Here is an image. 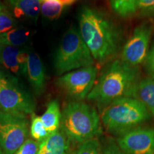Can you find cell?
Masks as SVG:
<instances>
[{"instance_id": "1", "label": "cell", "mask_w": 154, "mask_h": 154, "mask_svg": "<svg viewBox=\"0 0 154 154\" xmlns=\"http://www.w3.org/2000/svg\"><path fill=\"white\" fill-rule=\"evenodd\" d=\"M80 35L99 62H104L118 50L120 36L118 29L101 11L85 7L79 15Z\"/></svg>"}, {"instance_id": "2", "label": "cell", "mask_w": 154, "mask_h": 154, "mask_svg": "<svg viewBox=\"0 0 154 154\" xmlns=\"http://www.w3.org/2000/svg\"><path fill=\"white\" fill-rule=\"evenodd\" d=\"M139 71L121 60L109 63L94 84L87 99L101 105H108L123 97H131L139 82Z\"/></svg>"}, {"instance_id": "3", "label": "cell", "mask_w": 154, "mask_h": 154, "mask_svg": "<svg viewBox=\"0 0 154 154\" xmlns=\"http://www.w3.org/2000/svg\"><path fill=\"white\" fill-rule=\"evenodd\" d=\"M151 117V114L139 100L123 97L111 102L101 113V119L108 131L121 135L138 127Z\"/></svg>"}, {"instance_id": "4", "label": "cell", "mask_w": 154, "mask_h": 154, "mask_svg": "<svg viewBox=\"0 0 154 154\" xmlns=\"http://www.w3.org/2000/svg\"><path fill=\"white\" fill-rule=\"evenodd\" d=\"M61 129L70 140L82 143L101 131L100 117L93 106L80 101L71 102L61 113Z\"/></svg>"}, {"instance_id": "5", "label": "cell", "mask_w": 154, "mask_h": 154, "mask_svg": "<svg viewBox=\"0 0 154 154\" xmlns=\"http://www.w3.org/2000/svg\"><path fill=\"white\" fill-rule=\"evenodd\" d=\"M94 58L80 34L70 27L63 36L54 59L58 75H63L76 69L93 66Z\"/></svg>"}, {"instance_id": "6", "label": "cell", "mask_w": 154, "mask_h": 154, "mask_svg": "<svg viewBox=\"0 0 154 154\" xmlns=\"http://www.w3.org/2000/svg\"><path fill=\"white\" fill-rule=\"evenodd\" d=\"M35 104L14 76L0 69V111L26 116L33 113Z\"/></svg>"}, {"instance_id": "7", "label": "cell", "mask_w": 154, "mask_h": 154, "mask_svg": "<svg viewBox=\"0 0 154 154\" xmlns=\"http://www.w3.org/2000/svg\"><path fill=\"white\" fill-rule=\"evenodd\" d=\"M26 116L0 111V147L2 154H14L28 139Z\"/></svg>"}, {"instance_id": "8", "label": "cell", "mask_w": 154, "mask_h": 154, "mask_svg": "<svg viewBox=\"0 0 154 154\" xmlns=\"http://www.w3.org/2000/svg\"><path fill=\"white\" fill-rule=\"evenodd\" d=\"M98 69L94 66L76 69L64 74L57 80V84L72 98L82 100L87 98L95 84Z\"/></svg>"}, {"instance_id": "9", "label": "cell", "mask_w": 154, "mask_h": 154, "mask_svg": "<svg viewBox=\"0 0 154 154\" xmlns=\"http://www.w3.org/2000/svg\"><path fill=\"white\" fill-rule=\"evenodd\" d=\"M151 33L152 27L149 24H142L138 26L125 44L121 60L133 67H137L146 61Z\"/></svg>"}, {"instance_id": "10", "label": "cell", "mask_w": 154, "mask_h": 154, "mask_svg": "<svg viewBox=\"0 0 154 154\" xmlns=\"http://www.w3.org/2000/svg\"><path fill=\"white\" fill-rule=\"evenodd\" d=\"M116 143L127 154H154V128L136 127L120 135Z\"/></svg>"}, {"instance_id": "11", "label": "cell", "mask_w": 154, "mask_h": 154, "mask_svg": "<svg viewBox=\"0 0 154 154\" xmlns=\"http://www.w3.org/2000/svg\"><path fill=\"white\" fill-rule=\"evenodd\" d=\"M27 53L21 47L0 44V64L16 76L24 75Z\"/></svg>"}, {"instance_id": "12", "label": "cell", "mask_w": 154, "mask_h": 154, "mask_svg": "<svg viewBox=\"0 0 154 154\" xmlns=\"http://www.w3.org/2000/svg\"><path fill=\"white\" fill-rule=\"evenodd\" d=\"M24 75L26 77L34 91L41 94L46 85V74L41 58L34 51L27 53Z\"/></svg>"}, {"instance_id": "13", "label": "cell", "mask_w": 154, "mask_h": 154, "mask_svg": "<svg viewBox=\"0 0 154 154\" xmlns=\"http://www.w3.org/2000/svg\"><path fill=\"white\" fill-rule=\"evenodd\" d=\"M110 5L113 12L123 18L154 10V0H110Z\"/></svg>"}, {"instance_id": "14", "label": "cell", "mask_w": 154, "mask_h": 154, "mask_svg": "<svg viewBox=\"0 0 154 154\" xmlns=\"http://www.w3.org/2000/svg\"><path fill=\"white\" fill-rule=\"evenodd\" d=\"M68 150V137L59 128L40 143L38 154H67Z\"/></svg>"}, {"instance_id": "15", "label": "cell", "mask_w": 154, "mask_h": 154, "mask_svg": "<svg viewBox=\"0 0 154 154\" xmlns=\"http://www.w3.org/2000/svg\"><path fill=\"white\" fill-rule=\"evenodd\" d=\"M131 97L139 100L154 117V78L140 80L135 86Z\"/></svg>"}, {"instance_id": "16", "label": "cell", "mask_w": 154, "mask_h": 154, "mask_svg": "<svg viewBox=\"0 0 154 154\" xmlns=\"http://www.w3.org/2000/svg\"><path fill=\"white\" fill-rule=\"evenodd\" d=\"M42 0H8L15 16L25 17L36 22L41 11Z\"/></svg>"}, {"instance_id": "17", "label": "cell", "mask_w": 154, "mask_h": 154, "mask_svg": "<svg viewBox=\"0 0 154 154\" xmlns=\"http://www.w3.org/2000/svg\"><path fill=\"white\" fill-rule=\"evenodd\" d=\"M41 119L46 130L51 134L60 128L61 113L59 102L51 101L47 106V110L41 116Z\"/></svg>"}, {"instance_id": "18", "label": "cell", "mask_w": 154, "mask_h": 154, "mask_svg": "<svg viewBox=\"0 0 154 154\" xmlns=\"http://www.w3.org/2000/svg\"><path fill=\"white\" fill-rule=\"evenodd\" d=\"M31 32L24 27L11 29L5 33L0 34V44L21 47L27 43L30 39Z\"/></svg>"}, {"instance_id": "19", "label": "cell", "mask_w": 154, "mask_h": 154, "mask_svg": "<svg viewBox=\"0 0 154 154\" xmlns=\"http://www.w3.org/2000/svg\"><path fill=\"white\" fill-rule=\"evenodd\" d=\"M63 7L56 0H44L42 3L41 12L44 17L53 20L60 17Z\"/></svg>"}, {"instance_id": "20", "label": "cell", "mask_w": 154, "mask_h": 154, "mask_svg": "<svg viewBox=\"0 0 154 154\" xmlns=\"http://www.w3.org/2000/svg\"><path fill=\"white\" fill-rule=\"evenodd\" d=\"M30 133L32 137L39 143H41L49 135L44 126L41 117L36 116L34 113H32Z\"/></svg>"}, {"instance_id": "21", "label": "cell", "mask_w": 154, "mask_h": 154, "mask_svg": "<svg viewBox=\"0 0 154 154\" xmlns=\"http://www.w3.org/2000/svg\"><path fill=\"white\" fill-rule=\"evenodd\" d=\"M16 26L14 17L5 5L0 3V34L8 32Z\"/></svg>"}, {"instance_id": "22", "label": "cell", "mask_w": 154, "mask_h": 154, "mask_svg": "<svg viewBox=\"0 0 154 154\" xmlns=\"http://www.w3.org/2000/svg\"><path fill=\"white\" fill-rule=\"evenodd\" d=\"M101 147L96 138L80 143L76 154H101Z\"/></svg>"}, {"instance_id": "23", "label": "cell", "mask_w": 154, "mask_h": 154, "mask_svg": "<svg viewBox=\"0 0 154 154\" xmlns=\"http://www.w3.org/2000/svg\"><path fill=\"white\" fill-rule=\"evenodd\" d=\"M40 143L33 139H27L14 154H38Z\"/></svg>"}, {"instance_id": "24", "label": "cell", "mask_w": 154, "mask_h": 154, "mask_svg": "<svg viewBox=\"0 0 154 154\" xmlns=\"http://www.w3.org/2000/svg\"><path fill=\"white\" fill-rule=\"evenodd\" d=\"M101 154H127L123 151L116 143L113 141H109L104 146L103 150H101Z\"/></svg>"}, {"instance_id": "25", "label": "cell", "mask_w": 154, "mask_h": 154, "mask_svg": "<svg viewBox=\"0 0 154 154\" xmlns=\"http://www.w3.org/2000/svg\"><path fill=\"white\" fill-rule=\"evenodd\" d=\"M146 64L148 72L152 78H154V47L152 48L151 51H149L146 59Z\"/></svg>"}, {"instance_id": "26", "label": "cell", "mask_w": 154, "mask_h": 154, "mask_svg": "<svg viewBox=\"0 0 154 154\" xmlns=\"http://www.w3.org/2000/svg\"><path fill=\"white\" fill-rule=\"evenodd\" d=\"M42 1H44V0H42ZM58 2L61 4L63 6H66V5H70L74 2L76 0H56Z\"/></svg>"}, {"instance_id": "27", "label": "cell", "mask_w": 154, "mask_h": 154, "mask_svg": "<svg viewBox=\"0 0 154 154\" xmlns=\"http://www.w3.org/2000/svg\"><path fill=\"white\" fill-rule=\"evenodd\" d=\"M0 154H2V151L1 147H0Z\"/></svg>"}, {"instance_id": "28", "label": "cell", "mask_w": 154, "mask_h": 154, "mask_svg": "<svg viewBox=\"0 0 154 154\" xmlns=\"http://www.w3.org/2000/svg\"><path fill=\"white\" fill-rule=\"evenodd\" d=\"M151 14H154V10H153V11H152V12L151 13Z\"/></svg>"}]
</instances>
